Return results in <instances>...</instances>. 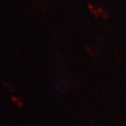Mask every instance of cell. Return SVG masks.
Here are the masks:
<instances>
[{
    "instance_id": "cell-1",
    "label": "cell",
    "mask_w": 126,
    "mask_h": 126,
    "mask_svg": "<svg viewBox=\"0 0 126 126\" xmlns=\"http://www.w3.org/2000/svg\"><path fill=\"white\" fill-rule=\"evenodd\" d=\"M12 98V100L14 102V103H16V105L17 106H19V107H21L22 106V102L21 101V100H20V99H18V98H17V97H16V96H12L11 97Z\"/></svg>"
},
{
    "instance_id": "cell-2",
    "label": "cell",
    "mask_w": 126,
    "mask_h": 126,
    "mask_svg": "<svg viewBox=\"0 0 126 126\" xmlns=\"http://www.w3.org/2000/svg\"><path fill=\"white\" fill-rule=\"evenodd\" d=\"M4 85L5 86V87H7L8 89V91H13V89H12V88H10V85H9V84H7L6 82H4Z\"/></svg>"
}]
</instances>
